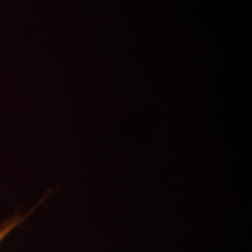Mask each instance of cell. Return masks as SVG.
Listing matches in <instances>:
<instances>
[{
    "label": "cell",
    "instance_id": "cell-1",
    "mask_svg": "<svg viewBox=\"0 0 252 252\" xmlns=\"http://www.w3.org/2000/svg\"><path fill=\"white\" fill-rule=\"evenodd\" d=\"M25 217L23 216H14L7 220H4V222H0V244L12 230H14L23 223Z\"/></svg>",
    "mask_w": 252,
    "mask_h": 252
}]
</instances>
